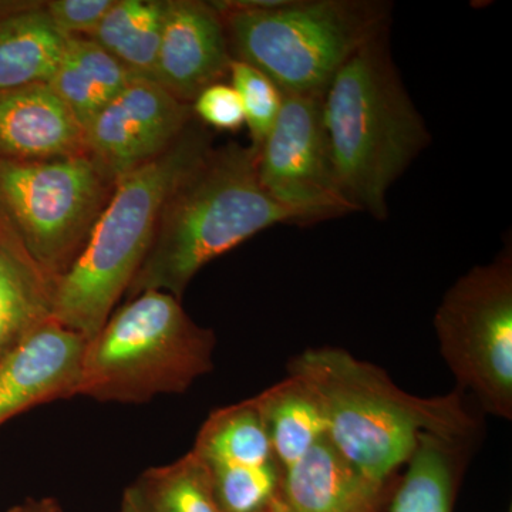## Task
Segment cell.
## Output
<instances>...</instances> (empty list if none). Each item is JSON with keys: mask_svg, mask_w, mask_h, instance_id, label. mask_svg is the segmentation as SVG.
Segmentation results:
<instances>
[{"mask_svg": "<svg viewBox=\"0 0 512 512\" xmlns=\"http://www.w3.org/2000/svg\"><path fill=\"white\" fill-rule=\"evenodd\" d=\"M264 190L301 224L357 212L340 187L322 120V96H285L274 127L258 147Z\"/></svg>", "mask_w": 512, "mask_h": 512, "instance_id": "9", "label": "cell"}, {"mask_svg": "<svg viewBox=\"0 0 512 512\" xmlns=\"http://www.w3.org/2000/svg\"><path fill=\"white\" fill-rule=\"evenodd\" d=\"M37 2H15V0H0V20L8 19L16 13L32 8Z\"/></svg>", "mask_w": 512, "mask_h": 512, "instance_id": "29", "label": "cell"}, {"mask_svg": "<svg viewBox=\"0 0 512 512\" xmlns=\"http://www.w3.org/2000/svg\"><path fill=\"white\" fill-rule=\"evenodd\" d=\"M228 74L244 109L251 146L258 148L281 113L284 93L261 70L241 60L232 59Z\"/></svg>", "mask_w": 512, "mask_h": 512, "instance_id": "24", "label": "cell"}, {"mask_svg": "<svg viewBox=\"0 0 512 512\" xmlns=\"http://www.w3.org/2000/svg\"><path fill=\"white\" fill-rule=\"evenodd\" d=\"M387 485L367 478L325 436L282 470L279 495L289 512H367L380 510Z\"/></svg>", "mask_w": 512, "mask_h": 512, "instance_id": "14", "label": "cell"}, {"mask_svg": "<svg viewBox=\"0 0 512 512\" xmlns=\"http://www.w3.org/2000/svg\"><path fill=\"white\" fill-rule=\"evenodd\" d=\"M211 3L224 20L232 59L261 70L284 96H323L353 53L389 32L393 16L383 0Z\"/></svg>", "mask_w": 512, "mask_h": 512, "instance_id": "5", "label": "cell"}, {"mask_svg": "<svg viewBox=\"0 0 512 512\" xmlns=\"http://www.w3.org/2000/svg\"><path fill=\"white\" fill-rule=\"evenodd\" d=\"M87 340L47 320L0 359V424L40 404L79 396Z\"/></svg>", "mask_w": 512, "mask_h": 512, "instance_id": "12", "label": "cell"}, {"mask_svg": "<svg viewBox=\"0 0 512 512\" xmlns=\"http://www.w3.org/2000/svg\"><path fill=\"white\" fill-rule=\"evenodd\" d=\"M325 414L329 440L380 485L416 450L421 434L471 441L478 429L460 393L420 397L404 392L383 369L340 348H313L289 360Z\"/></svg>", "mask_w": 512, "mask_h": 512, "instance_id": "1", "label": "cell"}, {"mask_svg": "<svg viewBox=\"0 0 512 512\" xmlns=\"http://www.w3.org/2000/svg\"><path fill=\"white\" fill-rule=\"evenodd\" d=\"M231 62L224 20L211 2H165L154 82L191 104L202 90L227 76Z\"/></svg>", "mask_w": 512, "mask_h": 512, "instance_id": "11", "label": "cell"}, {"mask_svg": "<svg viewBox=\"0 0 512 512\" xmlns=\"http://www.w3.org/2000/svg\"><path fill=\"white\" fill-rule=\"evenodd\" d=\"M45 2L0 20V92L49 83L67 37L47 16Z\"/></svg>", "mask_w": 512, "mask_h": 512, "instance_id": "17", "label": "cell"}, {"mask_svg": "<svg viewBox=\"0 0 512 512\" xmlns=\"http://www.w3.org/2000/svg\"><path fill=\"white\" fill-rule=\"evenodd\" d=\"M511 512V511H510Z\"/></svg>", "mask_w": 512, "mask_h": 512, "instance_id": "32", "label": "cell"}, {"mask_svg": "<svg viewBox=\"0 0 512 512\" xmlns=\"http://www.w3.org/2000/svg\"><path fill=\"white\" fill-rule=\"evenodd\" d=\"M82 153L84 130L49 83L0 92V160H52Z\"/></svg>", "mask_w": 512, "mask_h": 512, "instance_id": "13", "label": "cell"}, {"mask_svg": "<svg viewBox=\"0 0 512 512\" xmlns=\"http://www.w3.org/2000/svg\"><path fill=\"white\" fill-rule=\"evenodd\" d=\"M165 2L114 0L89 39L138 79L153 80L163 33Z\"/></svg>", "mask_w": 512, "mask_h": 512, "instance_id": "20", "label": "cell"}, {"mask_svg": "<svg viewBox=\"0 0 512 512\" xmlns=\"http://www.w3.org/2000/svg\"><path fill=\"white\" fill-rule=\"evenodd\" d=\"M134 79L89 37H69L49 86L83 130Z\"/></svg>", "mask_w": 512, "mask_h": 512, "instance_id": "16", "label": "cell"}, {"mask_svg": "<svg viewBox=\"0 0 512 512\" xmlns=\"http://www.w3.org/2000/svg\"><path fill=\"white\" fill-rule=\"evenodd\" d=\"M192 120L191 104L134 77L84 128V153L117 183L165 153Z\"/></svg>", "mask_w": 512, "mask_h": 512, "instance_id": "10", "label": "cell"}, {"mask_svg": "<svg viewBox=\"0 0 512 512\" xmlns=\"http://www.w3.org/2000/svg\"><path fill=\"white\" fill-rule=\"evenodd\" d=\"M333 168L357 212L387 217V194L430 144L389 47V32L349 57L322 96Z\"/></svg>", "mask_w": 512, "mask_h": 512, "instance_id": "3", "label": "cell"}, {"mask_svg": "<svg viewBox=\"0 0 512 512\" xmlns=\"http://www.w3.org/2000/svg\"><path fill=\"white\" fill-rule=\"evenodd\" d=\"M261 512H289V510L286 508L284 501L281 500V495H279L274 503L269 504L268 507H266L265 510H262Z\"/></svg>", "mask_w": 512, "mask_h": 512, "instance_id": "30", "label": "cell"}, {"mask_svg": "<svg viewBox=\"0 0 512 512\" xmlns=\"http://www.w3.org/2000/svg\"><path fill=\"white\" fill-rule=\"evenodd\" d=\"M256 157L258 148L251 144L212 147L181 178L164 202L127 299L158 291L181 301L192 278L214 259L266 228L302 225L259 183Z\"/></svg>", "mask_w": 512, "mask_h": 512, "instance_id": "2", "label": "cell"}, {"mask_svg": "<svg viewBox=\"0 0 512 512\" xmlns=\"http://www.w3.org/2000/svg\"><path fill=\"white\" fill-rule=\"evenodd\" d=\"M8 512H64L59 501L52 497L28 498Z\"/></svg>", "mask_w": 512, "mask_h": 512, "instance_id": "28", "label": "cell"}, {"mask_svg": "<svg viewBox=\"0 0 512 512\" xmlns=\"http://www.w3.org/2000/svg\"><path fill=\"white\" fill-rule=\"evenodd\" d=\"M367 512H379V510L367 511Z\"/></svg>", "mask_w": 512, "mask_h": 512, "instance_id": "31", "label": "cell"}, {"mask_svg": "<svg viewBox=\"0 0 512 512\" xmlns=\"http://www.w3.org/2000/svg\"><path fill=\"white\" fill-rule=\"evenodd\" d=\"M207 466L222 512H261L281 494L282 468L276 461L256 467Z\"/></svg>", "mask_w": 512, "mask_h": 512, "instance_id": "23", "label": "cell"}, {"mask_svg": "<svg viewBox=\"0 0 512 512\" xmlns=\"http://www.w3.org/2000/svg\"><path fill=\"white\" fill-rule=\"evenodd\" d=\"M217 338L170 293L148 291L111 313L84 349L79 396L141 404L183 394L214 369Z\"/></svg>", "mask_w": 512, "mask_h": 512, "instance_id": "6", "label": "cell"}, {"mask_svg": "<svg viewBox=\"0 0 512 512\" xmlns=\"http://www.w3.org/2000/svg\"><path fill=\"white\" fill-rule=\"evenodd\" d=\"M192 451L210 466L256 467L276 461L254 397L212 412L198 431Z\"/></svg>", "mask_w": 512, "mask_h": 512, "instance_id": "21", "label": "cell"}, {"mask_svg": "<svg viewBox=\"0 0 512 512\" xmlns=\"http://www.w3.org/2000/svg\"><path fill=\"white\" fill-rule=\"evenodd\" d=\"M467 443L421 434L389 512H454Z\"/></svg>", "mask_w": 512, "mask_h": 512, "instance_id": "18", "label": "cell"}, {"mask_svg": "<svg viewBox=\"0 0 512 512\" xmlns=\"http://www.w3.org/2000/svg\"><path fill=\"white\" fill-rule=\"evenodd\" d=\"M254 400L282 470L328 436V424L318 399L298 377L288 375Z\"/></svg>", "mask_w": 512, "mask_h": 512, "instance_id": "19", "label": "cell"}, {"mask_svg": "<svg viewBox=\"0 0 512 512\" xmlns=\"http://www.w3.org/2000/svg\"><path fill=\"white\" fill-rule=\"evenodd\" d=\"M120 512H157L138 490L136 484L128 485L121 498Z\"/></svg>", "mask_w": 512, "mask_h": 512, "instance_id": "27", "label": "cell"}, {"mask_svg": "<svg viewBox=\"0 0 512 512\" xmlns=\"http://www.w3.org/2000/svg\"><path fill=\"white\" fill-rule=\"evenodd\" d=\"M114 0H50L47 16L67 37H89L109 12Z\"/></svg>", "mask_w": 512, "mask_h": 512, "instance_id": "26", "label": "cell"}, {"mask_svg": "<svg viewBox=\"0 0 512 512\" xmlns=\"http://www.w3.org/2000/svg\"><path fill=\"white\" fill-rule=\"evenodd\" d=\"M434 330L458 387L485 413L511 420V247L450 286L434 315Z\"/></svg>", "mask_w": 512, "mask_h": 512, "instance_id": "8", "label": "cell"}, {"mask_svg": "<svg viewBox=\"0 0 512 512\" xmlns=\"http://www.w3.org/2000/svg\"><path fill=\"white\" fill-rule=\"evenodd\" d=\"M55 286L0 232V359L53 319Z\"/></svg>", "mask_w": 512, "mask_h": 512, "instance_id": "15", "label": "cell"}, {"mask_svg": "<svg viewBox=\"0 0 512 512\" xmlns=\"http://www.w3.org/2000/svg\"><path fill=\"white\" fill-rule=\"evenodd\" d=\"M134 484L157 512H222L210 468L192 450L174 463L148 468Z\"/></svg>", "mask_w": 512, "mask_h": 512, "instance_id": "22", "label": "cell"}, {"mask_svg": "<svg viewBox=\"0 0 512 512\" xmlns=\"http://www.w3.org/2000/svg\"><path fill=\"white\" fill-rule=\"evenodd\" d=\"M114 185L86 153L0 160V232L57 281L82 252Z\"/></svg>", "mask_w": 512, "mask_h": 512, "instance_id": "7", "label": "cell"}, {"mask_svg": "<svg viewBox=\"0 0 512 512\" xmlns=\"http://www.w3.org/2000/svg\"><path fill=\"white\" fill-rule=\"evenodd\" d=\"M211 148L194 117L165 153L117 181L82 252L56 281V322L87 342L103 329L146 258L165 200Z\"/></svg>", "mask_w": 512, "mask_h": 512, "instance_id": "4", "label": "cell"}, {"mask_svg": "<svg viewBox=\"0 0 512 512\" xmlns=\"http://www.w3.org/2000/svg\"><path fill=\"white\" fill-rule=\"evenodd\" d=\"M192 114L202 126L220 131H237L245 124L244 109L231 84L214 83L191 103Z\"/></svg>", "mask_w": 512, "mask_h": 512, "instance_id": "25", "label": "cell"}]
</instances>
